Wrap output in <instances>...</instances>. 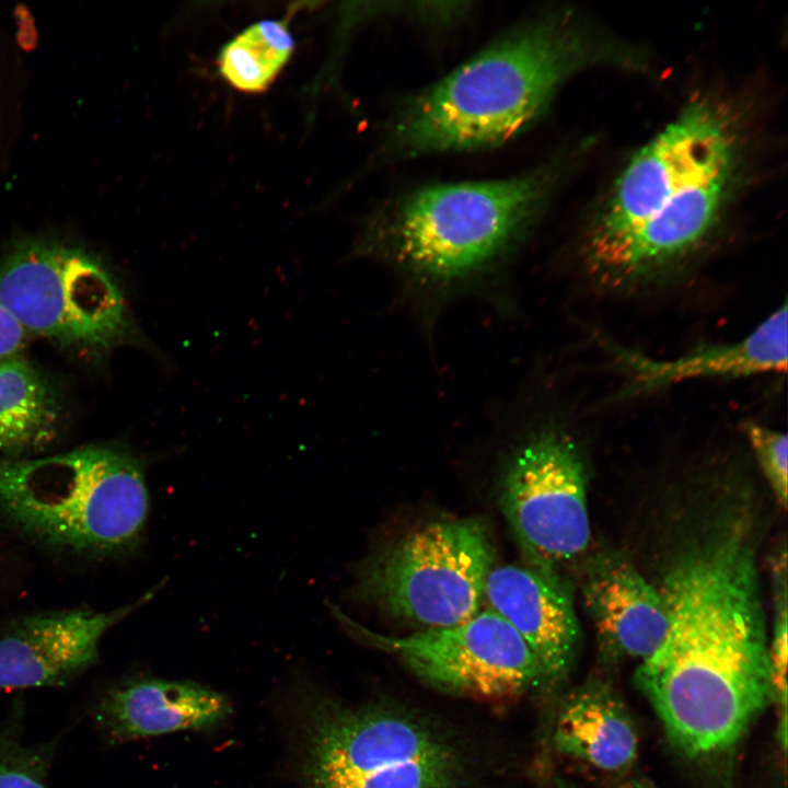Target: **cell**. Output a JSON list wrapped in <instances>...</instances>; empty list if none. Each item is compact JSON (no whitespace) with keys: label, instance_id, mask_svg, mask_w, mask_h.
Returning <instances> with one entry per match:
<instances>
[{"label":"cell","instance_id":"obj_1","mask_svg":"<svg viewBox=\"0 0 788 788\" xmlns=\"http://www.w3.org/2000/svg\"><path fill=\"white\" fill-rule=\"evenodd\" d=\"M754 553L737 530L684 553L659 589L669 628L635 683L688 757L733 746L772 697Z\"/></svg>","mask_w":788,"mask_h":788},{"label":"cell","instance_id":"obj_2","mask_svg":"<svg viewBox=\"0 0 788 788\" xmlns=\"http://www.w3.org/2000/svg\"><path fill=\"white\" fill-rule=\"evenodd\" d=\"M607 54L569 15L526 21L404 103L387 142L402 157L505 143L536 120L566 79Z\"/></svg>","mask_w":788,"mask_h":788},{"label":"cell","instance_id":"obj_3","mask_svg":"<svg viewBox=\"0 0 788 788\" xmlns=\"http://www.w3.org/2000/svg\"><path fill=\"white\" fill-rule=\"evenodd\" d=\"M146 463L116 445L44 457H0V514L69 552L121 555L139 546L149 514Z\"/></svg>","mask_w":788,"mask_h":788},{"label":"cell","instance_id":"obj_4","mask_svg":"<svg viewBox=\"0 0 788 788\" xmlns=\"http://www.w3.org/2000/svg\"><path fill=\"white\" fill-rule=\"evenodd\" d=\"M549 187L543 172L424 187L381 212L363 247L419 280L455 282L514 245L542 210Z\"/></svg>","mask_w":788,"mask_h":788},{"label":"cell","instance_id":"obj_5","mask_svg":"<svg viewBox=\"0 0 788 788\" xmlns=\"http://www.w3.org/2000/svg\"><path fill=\"white\" fill-rule=\"evenodd\" d=\"M298 775L302 788H461L457 748L427 720L394 707L303 700Z\"/></svg>","mask_w":788,"mask_h":788},{"label":"cell","instance_id":"obj_6","mask_svg":"<svg viewBox=\"0 0 788 788\" xmlns=\"http://www.w3.org/2000/svg\"><path fill=\"white\" fill-rule=\"evenodd\" d=\"M0 302L26 334L63 347L97 354L141 343L119 282L79 248L18 244L0 264Z\"/></svg>","mask_w":788,"mask_h":788},{"label":"cell","instance_id":"obj_7","mask_svg":"<svg viewBox=\"0 0 788 788\" xmlns=\"http://www.w3.org/2000/svg\"><path fill=\"white\" fill-rule=\"evenodd\" d=\"M494 561L482 520H439L412 531L372 560L357 595L393 618L425 628L453 626L480 611Z\"/></svg>","mask_w":788,"mask_h":788},{"label":"cell","instance_id":"obj_8","mask_svg":"<svg viewBox=\"0 0 788 788\" xmlns=\"http://www.w3.org/2000/svg\"><path fill=\"white\" fill-rule=\"evenodd\" d=\"M730 113L711 101L692 103L628 163L584 242L586 262L611 248L656 216L688 184L739 158Z\"/></svg>","mask_w":788,"mask_h":788},{"label":"cell","instance_id":"obj_9","mask_svg":"<svg viewBox=\"0 0 788 788\" xmlns=\"http://www.w3.org/2000/svg\"><path fill=\"white\" fill-rule=\"evenodd\" d=\"M352 637L393 654L429 685L482 700H511L544 681L535 657L520 635L495 611L468 621L405 635L373 633L329 605Z\"/></svg>","mask_w":788,"mask_h":788},{"label":"cell","instance_id":"obj_10","mask_svg":"<svg viewBox=\"0 0 788 788\" xmlns=\"http://www.w3.org/2000/svg\"><path fill=\"white\" fill-rule=\"evenodd\" d=\"M499 505L529 565L554 571L588 547L587 479L575 443L546 430L510 461Z\"/></svg>","mask_w":788,"mask_h":788},{"label":"cell","instance_id":"obj_11","mask_svg":"<svg viewBox=\"0 0 788 788\" xmlns=\"http://www.w3.org/2000/svg\"><path fill=\"white\" fill-rule=\"evenodd\" d=\"M739 158L725 161L683 188L662 210L587 263L613 287L649 283L694 253L716 227L731 192Z\"/></svg>","mask_w":788,"mask_h":788},{"label":"cell","instance_id":"obj_12","mask_svg":"<svg viewBox=\"0 0 788 788\" xmlns=\"http://www.w3.org/2000/svg\"><path fill=\"white\" fill-rule=\"evenodd\" d=\"M112 611L69 609L25 616L0 634V691L63 685L97 659L104 635L155 594Z\"/></svg>","mask_w":788,"mask_h":788},{"label":"cell","instance_id":"obj_13","mask_svg":"<svg viewBox=\"0 0 788 788\" xmlns=\"http://www.w3.org/2000/svg\"><path fill=\"white\" fill-rule=\"evenodd\" d=\"M484 599L526 644L544 680L568 673L580 629L571 595L554 571L530 565L493 567Z\"/></svg>","mask_w":788,"mask_h":788},{"label":"cell","instance_id":"obj_14","mask_svg":"<svg viewBox=\"0 0 788 788\" xmlns=\"http://www.w3.org/2000/svg\"><path fill=\"white\" fill-rule=\"evenodd\" d=\"M583 601L601 647L612 657L644 661L665 638L669 614L660 590L623 556L594 558L584 579Z\"/></svg>","mask_w":788,"mask_h":788},{"label":"cell","instance_id":"obj_15","mask_svg":"<svg viewBox=\"0 0 788 788\" xmlns=\"http://www.w3.org/2000/svg\"><path fill=\"white\" fill-rule=\"evenodd\" d=\"M99 728L114 741L186 730H211L230 717L228 697L190 681L139 679L105 692L94 709Z\"/></svg>","mask_w":788,"mask_h":788},{"label":"cell","instance_id":"obj_16","mask_svg":"<svg viewBox=\"0 0 788 788\" xmlns=\"http://www.w3.org/2000/svg\"><path fill=\"white\" fill-rule=\"evenodd\" d=\"M784 303L743 339L708 346L676 359L654 360L622 352L639 390L702 378H738L787 369L788 323Z\"/></svg>","mask_w":788,"mask_h":788},{"label":"cell","instance_id":"obj_17","mask_svg":"<svg viewBox=\"0 0 788 788\" xmlns=\"http://www.w3.org/2000/svg\"><path fill=\"white\" fill-rule=\"evenodd\" d=\"M554 739L560 753L609 773L627 770L638 754L630 714L614 688L598 679L567 697Z\"/></svg>","mask_w":788,"mask_h":788},{"label":"cell","instance_id":"obj_18","mask_svg":"<svg viewBox=\"0 0 788 788\" xmlns=\"http://www.w3.org/2000/svg\"><path fill=\"white\" fill-rule=\"evenodd\" d=\"M61 406L44 373L18 355L0 359V454L18 459L57 437Z\"/></svg>","mask_w":788,"mask_h":788},{"label":"cell","instance_id":"obj_19","mask_svg":"<svg viewBox=\"0 0 788 788\" xmlns=\"http://www.w3.org/2000/svg\"><path fill=\"white\" fill-rule=\"evenodd\" d=\"M293 49L294 40L285 21H259L223 46L219 71L239 91L263 92L287 65Z\"/></svg>","mask_w":788,"mask_h":788},{"label":"cell","instance_id":"obj_20","mask_svg":"<svg viewBox=\"0 0 788 788\" xmlns=\"http://www.w3.org/2000/svg\"><path fill=\"white\" fill-rule=\"evenodd\" d=\"M774 568L775 618L772 640L768 644L772 698L777 700L786 716L787 700V583L786 557L778 559Z\"/></svg>","mask_w":788,"mask_h":788},{"label":"cell","instance_id":"obj_21","mask_svg":"<svg viewBox=\"0 0 788 788\" xmlns=\"http://www.w3.org/2000/svg\"><path fill=\"white\" fill-rule=\"evenodd\" d=\"M46 760L9 732L0 734V788H48Z\"/></svg>","mask_w":788,"mask_h":788},{"label":"cell","instance_id":"obj_22","mask_svg":"<svg viewBox=\"0 0 788 788\" xmlns=\"http://www.w3.org/2000/svg\"><path fill=\"white\" fill-rule=\"evenodd\" d=\"M745 436L764 476L783 508L787 506V436L763 425L748 422Z\"/></svg>","mask_w":788,"mask_h":788},{"label":"cell","instance_id":"obj_23","mask_svg":"<svg viewBox=\"0 0 788 788\" xmlns=\"http://www.w3.org/2000/svg\"><path fill=\"white\" fill-rule=\"evenodd\" d=\"M26 332L0 302V359L14 356L24 346Z\"/></svg>","mask_w":788,"mask_h":788},{"label":"cell","instance_id":"obj_24","mask_svg":"<svg viewBox=\"0 0 788 788\" xmlns=\"http://www.w3.org/2000/svg\"><path fill=\"white\" fill-rule=\"evenodd\" d=\"M626 788H659L648 779L639 778L631 780Z\"/></svg>","mask_w":788,"mask_h":788}]
</instances>
